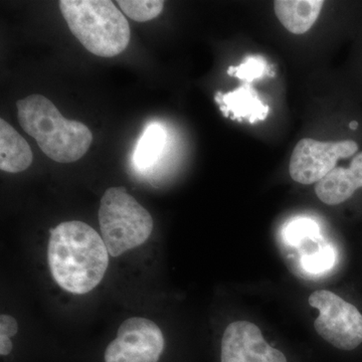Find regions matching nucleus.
Segmentation results:
<instances>
[{"label":"nucleus","instance_id":"obj_1","mask_svg":"<svg viewBox=\"0 0 362 362\" xmlns=\"http://www.w3.org/2000/svg\"><path fill=\"white\" fill-rule=\"evenodd\" d=\"M47 261L52 278L62 289L84 295L103 280L109 252L92 226L80 221H65L51 230Z\"/></svg>","mask_w":362,"mask_h":362},{"label":"nucleus","instance_id":"obj_2","mask_svg":"<svg viewBox=\"0 0 362 362\" xmlns=\"http://www.w3.org/2000/svg\"><path fill=\"white\" fill-rule=\"evenodd\" d=\"M16 106L21 127L35 138L49 158L59 163H71L87 153L93 142L89 127L65 118L51 100L33 94L18 101Z\"/></svg>","mask_w":362,"mask_h":362},{"label":"nucleus","instance_id":"obj_3","mask_svg":"<svg viewBox=\"0 0 362 362\" xmlns=\"http://www.w3.org/2000/svg\"><path fill=\"white\" fill-rule=\"evenodd\" d=\"M62 16L85 49L101 58H113L127 49L130 25L109 0H62Z\"/></svg>","mask_w":362,"mask_h":362},{"label":"nucleus","instance_id":"obj_4","mask_svg":"<svg viewBox=\"0 0 362 362\" xmlns=\"http://www.w3.org/2000/svg\"><path fill=\"white\" fill-rule=\"evenodd\" d=\"M99 223L109 255L119 257L144 244L153 230L151 214L125 187H110L100 202Z\"/></svg>","mask_w":362,"mask_h":362},{"label":"nucleus","instance_id":"obj_5","mask_svg":"<svg viewBox=\"0 0 362 362\" xmlns=\"http://www.w3.org/2000/svg\"><path fill=\"white\" fill-rule=\"evenodd\" d=\"M309 304L318 309L314 328L319 337L340 350L350 351L362 343V314L354 305L328 290L309 296Z\"/></svg>","mask_w":362,"mask_h":362},{"label":"nucleus","instance_id":"obj_6","mask_svg":"<svg viewBox=\"0 0 362 362\" xmlns=\"http://www.w3.org/2000/svg\"><path fill=\"white\" fill-rule=\"evenodd\" d=\"M358 151L354 140L321 142L311 138L300 140L293 150L289 173L301 185L318 183L337 168L339 159L349 158Z\"/></svg>","mask_w":362,"mask_h":362},{"label":"nucleus","instance_id":"obj_7","mask_svg":"<svg viewBox=\"0 0 362 362\" xmlns=\"http://www.w3.org/2000/svg\"><path fill=\"white\" fill-rule=\"evenodd\" d=\"M165 341L157 324L132 317L121 324L105 351V362H158Z\"/></svg>","mask_w":362,"mask_h":362},{"label":"nucleus","instance_id":"obj_8","mask_svg":"<svg viewBox=\"0 0 362 362\" xmlns=\"http://www.w3.org/2000/svg\"><path fill=\"white\" fill-rule=\"evenodd\" d=\"M221 362H287L285 354L264 339L256 324L249 321L230 323L221 339Z\"/></svg>","mask_w":362,"mask_h":362},{"label":"nucleus","instance_id":"obj_9","mask_svg":"<svg viewBox=\"0 0 362 362\" xmlns=\"http://www.w3.org/2000/svg\"><path fill=\"white\" fill-rule=\"evenodd\" d=\"M362 187V151L352 159L349 168H337L315 185L318 199L328 206H337L349 199Z\"/></svg>","mask_w":362,"mask_h":362},{"label":"nucleus","instance_id":"obj_10","mask_svg":"<svg viewBox=\"0 0 362 362\" xmlns=\"http://www.w3.org/2000/svg\"><path fill=\"white\" fill-rule=\"evenodd\" d=\"M216 102L220 104L221 111L226 117L233 120H247L251 124L265 120L270 111L269 106L261 101L256 90L249 85L240 86L228 94L218 92Z\"/></svg>","mask_w":362,"mask_h":362},{"label":"nucleus","instance_id":"obj_11","mask_svg":"<svg viewBox=\"0 0 362 362\" xmlns=\"http://www.w3.org/2000/svg\"><path fill=\"white\" fill-rule=\"evenodd\" d=\"M33 154L28 141L11 124L0 119V169L18 173L32 165Z\"/></svg>","mask_w":362,"mask_h":362},{"label":"nucleus","instance_id":"obj_12","mask_svg":"<svg viewBox=\"0 0 362 362\" xmlns=\"http://www.w3.org/2000/svg\"><path fill=\"white\" fill-rule=\"evenodd\" d=\"M323 4L322 0H277L274 9L285 28L294 35H303L316 23Z\"/></svg>","mask_w":362,"mask_h":362},{"label":"nucleus","instance_id":"obj_13","mask_svg":"<svg viewBox=\"0 0 362 362\" xmlns=\"http://www.w3.org/2000/svg\"><path fill=\"white\" fill-rule=\"evenodd\" d=\"M166 137V131L160 124L149 125L143 133L133 153L135 165L140 169L151 168L163 151Z\"/></svg>","mask_w":362,"mask_h":362},{"label":"nucleus","instance_id":"obj_14","mask_svg":"<svg viewBox=\"0 0 362 362\" xmlns=\"http://www.w3.org/2000/svg\"><path fill=\"white\" fill-rule=\"evenodd\" d=\"M283 235L287 244L302 247L310 240L322 239L320 228L315 221L310 218H298L286 225Z\"/></svg>","mask_w":362,"mask_h":362},{"label":"nucleus","instance_id":"obj_15","mask_svg":"<svg viewBox=\"0 0 362 362\" xmlns=\"http://www.w3.org/2000/svg\"><path fill=\"white\" fill-rule=\"evenodd\" d=\"M117 4L131 20L145 23L157 18L163 11L165 2L162 0H120Z\"/></svg>","mask_w":362,"mask_h":362},{"label":"nucleus","instance_id":"obj_16","mask_svg":"<svg viewBox=\"0 0 362 362\" xmlns=\"http://www.w3.org/2000/svg\"><path fill=\"white\" fill-rule=\"evenodd\" d=\"M337 252L325 242L316 250L301 256V266L307 273L320 274L330 270L335 264Z\"/></svg>","mask_w":362,"mask_h":362},{"label":"nucleus","instance_id":"obj_17","mask_svg":"<svg viewBox=\"0 0 362 362\" xmlns=\"http://www.w3.org/2000/svg\"><path fill=\"white\" fill-rule=\"evenodd\" d=\"M230 76H235V78L242 81L251 83L257 78H263L265 75H270L268 64L263 57H249L245 59L244 63L238 66H230L228 70Z\"/></svg>","mask_w":362,"mask_h":362},{"label":"nucleus","instance_id":"obj_18","mask_svg":"<svg viewBox=\"0 0 362 362\" xmlns=\"http://www.w3.org/2000/svg\"><path fill=\"white\" fill-rule=\"evenodd\" d=\"M18 331V321L13 316L1 314L0 316V335L11 338L14 337Z\"/></svg>","mask_w":362,"mask_h":362},{"label":"nucleus","instance_id":"obj_19","mask_svg":"<svg viewBox=\"0 0 362 362\" xmlns=\"http://www.w3.org/2000/svg\"><path fill=\"white\" fill-rule=\"evenodd\" d=\"M13 345L11 338L0 335V354L1 356H8L13 350Z\"/></svg>","mask_w":362,"mask_h":362},{"label":"nucleus","instance_id":"obj_20","mask_svg":"<svg viewBox=\"0 0 362 362\" xmlns=\"http://www.w3.org/2000/svg\"><path fill=\"white\" fill-rule=\"evenodd\" d=\"M349 127L350 129L356 130L357 127H358V123H357L356 121H354V122L349 124Z\"/></svg>","mask_w":362,"mask_h":362}]
</instances>
